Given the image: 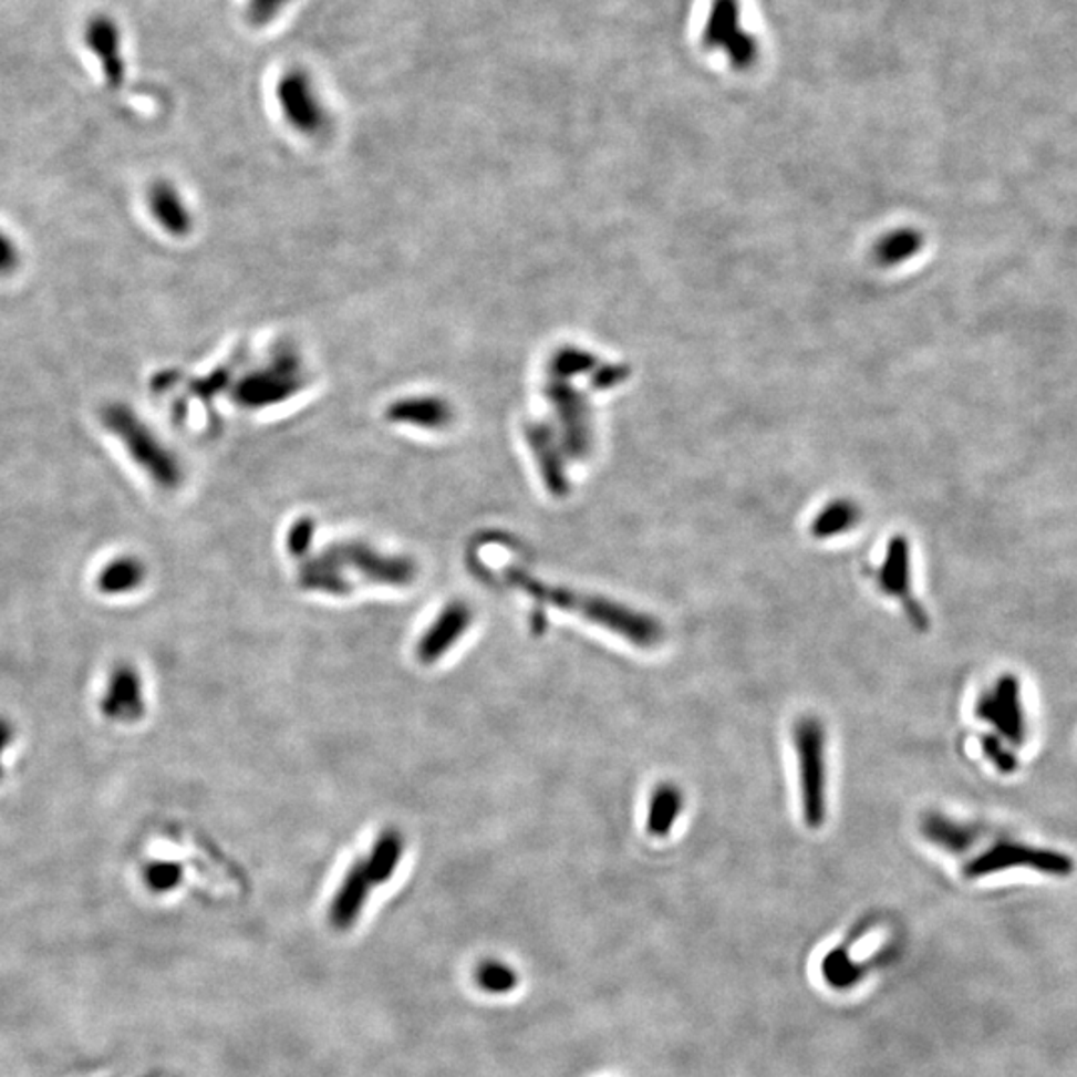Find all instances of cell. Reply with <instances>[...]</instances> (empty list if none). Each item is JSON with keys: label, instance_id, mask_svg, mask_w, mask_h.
<instances>
[{"label": "cell", "instance_id": "11", "mask_svg": "<svg viewBox=\"0 0 1077 1077\" xmlns=\"http://www.w3.org/2000/svg\"><path fill=\"white\" fill-rule=\"evenodd\" d=\"M402 836H397L395 832H385V835L380 836V840L373 845L370 856L363 860L373 884H382L393 877L395 868L402 860Z\"/></svg>", "mask_w": 1077, "mask_h": 1077}, {"label": "cell", "instance_id": "5", "mask_svg": "<svg viewBox=\"0 0 1077 1077\" xmlns=\"http://www.w3.org/2000/svg\"><path fill=\"white\" fill-rule=\"evenodd\" d=\"M1014 867L1034 868L1036 872H1044L1049 877H1067L1074 870L1071 858L1062 852L1052 850H1039L1032 846L1017 845V842H1002L987 850L986 855L972 860L966 868V877L980 878L994 874L1000 870H1007Z\"/></svg>", "mask_w": 1077, "mask_h": 1077}, {"label": "cell", "instance_id": "15", "mask_svg": "<svg viewBox=\"0 0 1077 1077\" xmlns=\"http://www.w3.org/2000/svg\"><path fill=\"white\" fill-rule=\"evenodd\" d=\"M892 551L894 553H890L887 567L880 573L882 587L887 589L888 593L908 597L910 583H908L907 553H904V549H898V547H894Z\"/></svg>", "mask_w": 1077, "mask_h": 1077}, {"label": "cell", "instance_id": "17", "mask_svg": "<svg viewBox=\"0 0 1077 1077\" xmlns=\"http://www.w3.org/2000/svg\"><path fill=\"white\" fill-rule=\"evenodd\" d=\"M180 877V867H174V864H154L148 870L146 880H148L152 890H160V892H164V890H170V888L176 887Z\"/></svg>", "mask_w": 1077, "mask_h": 1077}, {"label": "cell", "instance_id": "2", "mask_svg": "<svg viewBox=\"0 0 1077 1077\" xmlns=\"http://www.w3.org/2000/svg\"><path fill=\"white\" fill-rule=\"evenodd\" d=\"M102 422L111 434L121 439L132 459L144 467L146 474L152 475L158 484L174 485L178 481V467L170 454L158 444V439L128 405L111 403L102 412Z\"/></svg>", "mask_w": 1077, "mask_h": 1077}, {"label": "cell", "instance_id": "9", "mask_svg": "<svg viewBox=\"0 0 1077 1077\" xmlns=\"http://www.w3.org/2000/svg\"><path fill=\"white\" fill-rule=\"evenodd\" d=\"M373 887L375 884L367 874V868L363 864V860L355 862L343 878L338 894L333 897L332 907H330V922L333 926L338 930L352 928L363 907H365V900L370 897Z\"/></svg>", "mask_w": 1077, "mask_h": 1077}, {"label": "cell", "instance_id": "16", "mask_svg": "<svg viewBox=\"0 0 1077 1077\" xmlns=\"http://www.w3.org/2000/svg\"><path fill=\"white\" fill-rule=\"evenodd\" d=\"M292 2L293 0H248L246 17L250 24L263 29L272 24Z\"/></svg>", "mask_w": 1077, "mask_h": 1077}, {"label": "cell", "instance_id": "1", "mask_svg": "<svg viewBox=\"0 0 1077 1077\" xmlns=\"http://www.w3.org/2000/svg\"><path fill=\"white\" fill-rule=\"evenodd\" d=\"M509 581L521 587L527 593L534 594L539 601L557 604L567 611L583 614L589 621L609 626L614 633L623 634L624 639L639 644H653L661 639V626L653 619L629 611L623 604L604 601L601 597H584L571 593L565 589H553L543 583H537L531 577L511 571L507 574Z\"/></svg>", "mask_w": 1077, "mask_h": 1077}, {"label": "cell", "instance_id": "18", "mask_svg": "<svg viewBox=\"0 0 1077 1077\" xmlns=\"http://www.w3.org/2000/svg\"><path fill=\"white\" fill-rule=\"evenodd\" d=\"M19 260H21V256H19L17 244L9 234L0 228V276L14 272L17 266H19Z\"/></svg>", "mask_w": 1077, "mask_h": 1077}, {"label": "cell", "instance_id": "10", "mask_svg": "<svg viewBox=\"0 0 1077 1077\" xmlns=\"http://www.w3.org/2000/svg\"><path fill=\"white\" fill-rule=\"evenodd\" d=\"M472 623V611L462 603L449 604L437 617L427 633L423 634L417 644V655L425 663H432L452 649V644L467 631Z\"/></svg>", "mask_w": 1077, "mask_h": 1077}, {"label": "cell", "instance_id": "14", "mask_svg": "<svg viewBox=\"0 0 1077 1077\" xmlns=\"http://www.w3.org/2000/svg\"><path fill=\"white\" fill-rule=\"evenodd\" d=\"M661 790L663 793L653 796L651 808H649V826H651V830L656 832V835H663L665 830H669L673 826V820H675L676 812H679V806H681V800H679L675 788L665 786Z\"/></svg>", "mask_w": 1077, "mask_h": 1077}, {"label": "cell", "instance_id": "6", "mask_svg": "<svg viewBox=\"0 0 1077 1077\" xmlns=\"http://www.w3.org/2000/svg\"><path fill=\"white\" fill-rule=\"evenodd\" d=\"M278 101L282 104L283 114L296 128L306 132L322 128L325 114L308 72L302 69L286 71L278 82Z\"/></svg>", "mask_w": 1077, "mask_h": 1077}, {"label": "cell", "instance_id": "3", "mask_svg": "<svg viewBox=\"0 0 1077 1077\" xmlns=\"http://www.w3.org/2000/svg\"><path fill=\"white\" fill-rule=\"evenodd\" d=\"M741 9V0H711L701 41L706 51L725 54L733 69L746 72L760 59V44L743 27Z\"/></svg>", "mask_w": 1077, "mask_h": 1077}, {"label": "cell", "instance_id": "12", "mask_svg": "<svg viewBox=\"0 0 1077 1077\" xmlns=\"http://www.w3.org/2000/svg\"><path fill=\"white\" fill-rule=\"evenodd\" d=\"M151 208L156 220L170 234H182L188 228V216L180 196L166 182H158L151 190Z\"/></svg>", "mask_w": 1077, "mask_h": 1077}, {"label": "cell", "instance_id": "4", "mask_svg": "<svg viewBox=\"0 0 1077 1077\" xmlns=\"http://www.w3.org/2000/svg\"><path fill=\"white\" fill-rule=\"evenodd\" d=\"M796 756L800 763V790L806 825L818 828L825 822V733L816 718L796 723Z\"/></svg>", "mask_w": 1077, "mask_h": 1077}, {"label": "cell", "instance_id": "7", "mask_svg": "<svg viewBox=\"0 0 1077 1077\" xmlns=\"http://www.w3.org/2000/svg\"><path fill=\"white\" fill-rule=\"evenodd\" d=\"M323 561L352 565L348 569L363 574L370 581H377L382 584L400 587V584L412 583L413 577H415V567L410 561H403L397 557H383V555L373 553L370 549L358 547V545L335 547L323 557Z\"/></svg>", "mask_w": 1077, "mask_h": 1077}, {"label": "cell", "instance_id": "13", "mask_svg": "<svg viewBox=\"0 0 1077 1077\" xmlns=\"http://www.w3.org/2000/svg\"><path fill=\"white\" fill-rule=\"evenodd\" d=\"M477 986L489 994H507L519 984V976L514 967L499 960H485L475 970Z\"/></svg>", "mask_w": 1077, "mask_h": 1077}, {"label": "cell", "instance_id": "8", "mask_svg": "<svg viewBox=\"0 0 1077 1077\" xmlns=\"http://www.w3.org/2000/svg\"><path fill=\"white\" fill-rule=\"evenodd\" d=\"M122 37L118 24L106 14H96L86 22L84 42L94 59L101 64L104 81L111 89H118L124 82V61H122Z\"/></svg>", "mask_w": 1077, "mask_h": 1077}]
</instances>
